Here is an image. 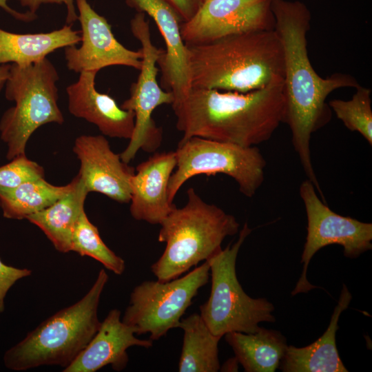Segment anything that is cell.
I'll return each instance as SVG.
<instances>
[{
	"mask_svg": "<svg viewBox=\"0 0 372 372\" xmlns=\"http://www.w3.org/2000/svg\"><path fill=\"white\" fill-rule=\"evenodd\" d=\"M107 281L105 270L101 269L81 300L50 316L6 351V367L21 371L46 365L68 366L100 327L98 309Z\"/></svg>",
	"mask_w": 372,
	"mask_h": 372,
	"instance_id": "cell-4",
	"label": "cell"
},
{
	"mask_svg": "<svg viewBox=\"0 0 372 372\" xmlns=\"http://www.w3.org/2000/svg\"><path fill=\"white\" fill-rule=\"evenodd\" d=\"M252 229L245 223L237 241L207 260L211 278L208 300L200 315L211 332L220 337L229 332L255 333L259 323L274 322V306L265 298H253L243 290L236 271L238 251Z\"/></svg>",
	"mask_w": 372,
	"mask_h": 372,
	"instance_id": "cell-7",
	"label": "cell"
},
{
	"mask_svg": "<svg viewBox=\"0 0 372 372\" xmlns=\"http://www.w3.org/2000/svg\"><path fill=\"white\" fill-rule=\"evenodd\" d=\"M175 154L176 169L168 186L171 203L182 185L194 176L227 175L237 183L239 191L248 198L256 194L264 181L267 163L257 146L245 147L193 136L179 141Z\"/></svg>",
	"mask_w": 372,
	"mask_h": 372,
	"instance_id": "cell-8",
	"label": "cell"
},
{
	"mask_svg": "<svg viewBox=\"0 0 372 372\" xmlns=\"http://www.w3.org/2000/svg\"><path fill=\"white\" fill-rule=\"evenodd\" d=\"M73 152L80 161L78 175L88 193H101L120 203H130L135 169L112 150L103 135L79 136Z\"/></svg>",
	"mask_w": 372,
	"mask_h": 372,
	"instance_id": "cell-14",
	"label": "cell"
},
{
	"mask_svg": "<svg viewBox=\"0 0 372 372\" xmlns=\"http://www.w3.org/2000/svg\"><path fill=\"white\" fill-rule=\"evenodd\" d=\"M8 0H0V8L4 10L14 19L24 22H30L37 18V14H33L30 11L25 12H18L8 5Z\"/></svg>",
	"mask_w": 372,
	"mask_h": 372,
	"instance_id": "cell-31",
	"label": "cell"
},
{
	"mask_svg": "<svg viewBox=\"0 0 372 372\" xmlns=\"http://www.w3.org/2000/svg\"><path fill=\"white\" fill-rule=\"evenodd\" d=\"M19 3L28 8V11L36 14L42 4H62L67 8L66 24H71L78 19V14L74 8V0H17Z\"/></svg>",
	"mask_w": 372,
	"mask_h": 372,
	"instance_id": "cell-29",
	"label": "cell"
},
{
	"mask_svg": "<svg viewBox=\"0 0 372 372\" xmlns=\"http://www.w3.org/2000/svg\"><path fill=\"white\" fill-rule=\"evenodd\" d=\"M78 180L62 186L47 182L44 178L30 180L14 187H0V207L5 218L22 220L52 205L70 193Z\"/></svg>",
	"mask_w": 372,
	"mask_h": 372,
	"instance_id": "cell-23",
	"label": "cell"
},
{
	"mask_svg": "<svg viewBox=\"0 0 372 372\" xmlns=\"http://www.w3.org/2000/svg\"><path fill=\"white\" fill-rule=\"evenodd\" d=\"M312 182L304 180L299 189L307 218V234L301 256L302 271L291 291V296L307 293L316 287L307 278V269L313 256L330 245L343 247L344 256L359 257L372 248V224L340 215L332 211L319 198Z\"/></svg>",
	"mask_w": 372,
	"mask_h": 372,
	"instance_id": "cell-11",
	"label": "cell"
},
{
	"mask_svg": "<svg viewBox=\"0 0 372 372\" xmlns=\"http://www.w3.org/2000/svg\"><path fill=\"white\" fill-rule=\"evenodd\" d=\"M81 25V45L64 48L68 70L75 72L96 71L112 65L140 70L142 52L123 45L114 35L110 24L98 14L87 0H75Z\"/></svg>",
	"mask_w": 372,
	"mask_h": 372,
	"instance_id": "cell-13",
	"label": "cell"
},
{
	"mask_svg": "<svg viewBox=\"0 0 372 372\" xmlns=\"http://www.w3.org/2000/svg\"><path fill=\"white\" fill-rule=\"evenodd\" d=\"M178 327L184 331L178 371H219L220 366L218 345L221 337L211 332L201 316L194 313L181 319Z\"/></svg>",
	"mask_w": 372,
	"mask_h": 372,
	"instance_id": "cell-24",
	"label": "cell"
},
{
	"mask_svg": "<svg viewBox=\"0 0 372 372\" xmlns=\"http://www.w3.org/2000/svg\"><path fill=\"white\" fill-rule=\"evenodd\" d=\"M79 32L66 24L45 33L17 34L0 28V65L28 66L41 61L54 51L81 42Z\"/></svg>",
	"mask_w": 372,
	"mask_h": 372,
	"instance_id": "cell-20",
	"label": "cell"
},
{
	"mask_svg": "<svg viewBox=\"0 0 372 372\" xmlns=\"http://www.w3.org/2000/svg\"><path fill=\"white\" fill-rule=\"evenodd\" d=\"M349 100L333 99L328 103L335 116L351 132H357L372 145L371 90L360 84Z\"/></svg>",
	"mask_w": 372,
	"mask_h": 372,
	"instance_id": "cell-26",
	"label": "cell"
},
{
	"mask_svg": "<svg viewBox=\"0 0 372 372\" xmlns=\"http://www.w3.org/2000/svg\"><path fill=\"white\" fill-rule=\"evenodd\" d=\"M238 361L236 358L227 360L223 366L220 368L221 371H237L238 368Z\"/></svg>",
	"mask_w": 372,
	"mask_h": 372,
	"instance_id": "cell-33",
	"label": "cell"
},
{
	"mask_svg": "<svg viewBox=\"0 0 372 372\" xmlns=\"http://www.w3.org/2000/svg\"><path fill=\"white\" fill-rule=\"evenodd\" d=\"M172 109L183 134L180 141L198 136L256 146L284 122L283 83L246 93L192 87Z\"/></svg>",
	"mask_w": 372,
	"mask_h": 372,
	"instance_id": "cell-2",
	"label": "cell"
},
{
	"mask_svg": "<svg viewBox=\"0 0 372 372\" xmlns=\"http://www.w3.org/2000/svg\"><path fill=\"white\" fill-rule=\"evenodd\" d=\"M352 296L343 284L339 300L324 333L304 347L288 345L279 369L283 372H347L336 346L339 318L349 307Z\"/></svg>",
	"mask_w": 372,
	"mask_h": 372,
	"instance_id": "cell-19",
	"label": "cell"
},
{
	"mask_svg": "<svg viewBox=\"0 0 372 372\" xmlns=\"http://www.w3.org/2000/svg\"><path fill=\"white\" fill-rule=\"evenodd\" d=\"M130 30L141 44V67L137 81L130 87V97L121 107L134 114V129L126 148L120 154L121 160L129 163L142 149L155 152L161 146L163 130L152 118L154 111L162 105H172L174 97L172 92L165 90L157 81L158 61L163 52L152 41L149 21L145 14L137 12L130 21Z\"/></svg>",
	"mask_w": 372,
	"mask_h": 372,
	"instance_id": "cell-10",
	"label": "cell"
},
{
	"mask_svg": "<svg viewBox=\"0 0 372 372\" xmlns=\"http://www.w3.org/2000/svg\"><path fill=\"white\" fill-rule=\"evenodd\" d=\"M210 276L207 260L183 277L169 281L145 280L130 294L122 321L137 335L149 333L157 340L178 327L181 317Z\"/></svg>",
	"mask_w": 372,
	"mask_h": 372,
	"instance_id": "cell-9",
	"label": "cell"
},
{
	"mask_svg": "<svg viewBox=\"0 0 372 372\" xmlns=\"http://www.w3.org/2000/svg\"><path fill=\"white\" fill-rule=\"evenodd\" d=\"M59 79L56 68L47 58L28 66L11 64L5 96L14 105L0 121V136L7 145L8 160L25 154L29 138L41 126L63 123L58 105Z\"/></svg>",
	"mask_w": 372,
	"mask_h": 372,
	"instance_id": "cell-6",
	"label": "cell"
},
{
	"mask_svg": "<svg viewBox=\"0 0 372 372\" xmlns=\"http://www.w3.org/2000/svg\"><path fill=\"white\" fill-rule=\"evenodd\" d=\"M187 203L176 205L160 224L158 240L165 242L161 256L151 266L160 281L178 278L222 249L227 236L236 234L240 224L231 214L209 204L193 187L187 191Z\"/></svg>",
	"mask_w": 372,
	"mask_h": 372,
	"instance_id": "cell-5",
	"label": "cell"
},
{
	"mask_svg": "<svg viewBox=\"0 0 372 372\" xmlns=\"http://www.w3.org/2000/svg\"><path fill=\"white\" fill-rule=\"evenodd\" d=\"M192 87L246 93L284 82V56L275 30L187 45Z\"/></svg>",
	"mask_w": 372,
	"mask_h": 372,
	"instance_id": "cell-3",
	"label": "cell"
},
{
	"mask_svg": "<svg viewBox=\"0 0 372 372\" xmlns=\"http://www.w3.org/2000/svg\"><path fill=\"white\" fill-rule=\"evenodd\" d=\"M271 10L274 30L283 50V123L290 129L291 143L307 179L323 196L311 161V135L331 120L327 96L340 88L355 87L359 83L350 74L335 73L322 78L316 72L307 51L311 16L305 3L298 0H271Z\"/></svg>",
	"mask_w": 372,
	"mask_h": 372,
	"instance_id": "cell-1",
	"label": "cell"
},
{
	"mask_svg": "<svg viewBox=\"0 0 372 372\" xmlns=\"http://www.w3.org/2000/svg\"><path fill=\"white\" fill-rule=\"evenodd\" d=\"M44 178V169L26 155L17 156L0 167V187H14L26 181Z\"/></svg>",
	"mask_w": 372,
	"mask_h": 372,
	"instance_id": "cell-27",
	"label": "cell"
},
{
	"mask_svg": "<svg viewBox=\"0 0 372 372\" xmlns=\"http://www.w3.org/2000/svg\"><path fill=\"white\" fill-rule=\"evenodd\" d=\"M135 334L134 329L122 321L118 309L110 310L87 347L63 371L94 372L107 365L116 371L123 370L129 360L128 348L153 345L152 340L139 339Z\"/></svg>",
	"mask_w": 372,
	"mask_h": 372,
	"instance_id": "cell-18",
	"label": "cell"
},
{
	"mask_svg": "<svg viewBox=\"0 0 372 372\" xmlns=\"http://www.w3.org/2000/svg\"><path fill=\"white\" fill-rule=\"evenodd\" d=\"M78 176L74 189L45 209L28 216L26 219L45 234L54 248L61 252L71 251L75 224L83 210L88 192Z\"/></svg>",
	"mask_w": 372,
	"mask_h": 372,
	"instance_id": "cell-22",
	"label": "cell"
},
{
	"mask_svg": "<svg viewBox=\"0 0 372 372\" xmlns=\"http://www.w3.org/2000/svg\"><path fill=\"white\" fill-rule=\"evenodd\" d=\"M10 67L11 64L0 65V92L6 83Z\"/></svg>",
	"mask_w": 372,
	"mask_h": 372,
	"instance_id": "cell-32",
	"label": "cell"
},
{
	"mask_svg": "<svg viewBox=\"0 0 372 372\" xmlns=\"http://www.w3.org/2000/svg\"><path fill=\"white\" fill-rule=\"evenodd\" d=\"M97 72H82L77 81L66 87L68 111L95 125L103 136L130 140L134 129V114L96 89Z\"/></svg>",
	"mask_w": 372,
	"mask_h": 372,
	"instance_id": "cell-17",
	"label": "cell"
},
{
	"mask_svg": "<svg viewBox=\"0 0 372 372\" xmlns=\"http://www.w3.org/2000/svg\"><path fill=\"white\" fill-rule=\"evenodd\" d=\"M71 251L94 258L116 275H121L125 271L124 260L104 243L98 228L90 221L85 209L81 211L73 230Z\"/></svg>",
	"mask_w": 372,
	"mask_h": 372,
	"instance_id": "cell-25",
	"label": "cell"
},
{
	"mask_svg": "<svg viewBox=\"0 0 372 372\" xmlns=\"http://www.w3.org/2000/svg\"><path fill=\"white\" fill-rule=\"evenodd\" d=\"M176 167L175 151L156 152L138 165L130 182V211L135 220L160 225L169 214L175 205L168 186Z\"/></svg>",
	"mask_w": 372,
	"mask_h": 372,
	"instance_id": "cell-16",
	"label": "cell"
},
{
	"mask_svg": "<svg viewBox=\"0 0 372 372\" xmlns=\"http://www.w3.org/2000/svg\"><path fill=\"white\" fill-rule=\"evenodd\" d=\"M178 14L183 22L191 19L204 0H165Z\"/></svg>",
	"mask_w": 372,
	"mask_h": 372,
	"instance_id": "cell-30",
	"label": "cell"
},
{
	"mask_svg": "<svg viewBox=\"0 0 372 372\" xmlns=\"http://www.w3.org/2000/svg\"><path fill=\"white\" fill-rule=\"evenodd\" d=\"M274 26L271 0H204L180 32L185 44L197 45Z\"/></svg>",
	"mask_w": 372,
	"mask_h": 372,
	"instance_id": "cell-12",
	"label": "cell"
},
{
	"mask_svg": "<svg viewBox=\"0 0 372 372\" xmlns=\"http://www.w3.org/2000/svg\"><path fill=\"white\" fill-rule=\"evenodd\" d=\"M224 336L246 372H274L288 347L281 332L262 327L255 333L234 331Z\"/></svg>",
	"mask_w": 372,
	"mask_h": 372,
	"instance_id": "cell-21",
	"label": "cell"
},
{
	"mask_svg": "<svg viewBox=\"0 0 372 372\" xmlns=\"http://www.w3.org/2000/svg\"><path fill=\"white\" fill-rule=\"evenodd\" d=\"M137 12L148 14L154 21L166 49L158 64L161 71L162 87L172 92V106L181 102L192 88L187 47L180 32L183 21L165 0H125Z\"/></svg>",
	"mask_w": 372,
	"mask_h": 372,
	"instance_id": "cell-15",
	"label": "cell"
},
{
	"mask_svg": "<svg viewBox=\"0 0 372 372\" xmlns=\"http://www.w3.org/2000/svg\"><path fill=\"white\" fill-rule=\"evenodd\" d=\"M32 274V270L19 269L4 264L0 258V313L4 311V300L15 282Z\"/></svg>",
	"mask_w": 372,
	"mask_h": 372,
	"instance_id": "cell-28",
	"label": "cell"
}]
</instances>
